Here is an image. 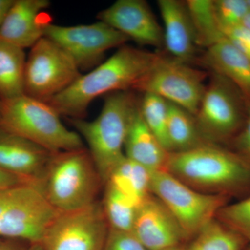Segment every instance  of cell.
I'll return each mask as SVG.
<instances>
[{"instance_id":"836d02e7","label":"cell","mask_w":250,"mask_h":250,"mask_svg":"<svg viewBox=\"0 0 250 250\" xmlns=\"http://www.w3.org/2000/svg\"><path fill=\"white\" fill-rule=\"evenodd\" d=\"M13 0H0V26L4 19L6 11L12 4Z\"/></svg>"},{"instance_id":"1f68e13d","label":"cell","mask_w":250,"mask_h":250,"mask_svg":"<svg viewBox=\"0 0 250 250\" xmlns=\"http://www.w3.org/2000/svg\"><path fill=\"white\" fill-rule=\"evenodd\" d=\"M24 183H31L12 173L0 168V190Z\"/></svg>"},{"instance_id":"52a82bcc","label":"cell","mask_w":250,"mask_h":250,"mask_svg":"<svg viewBox=\"0 0 250 250\" xmlns=\"http://www.w3.org/2000/svg\"><path fill=\"white\" fill-rule=\"evenodd\" d=\"M150 190L174 215L189 239L215 218L230 200L197 191L167 170L152 172Z\"/></svg>"},{"instance_id":"83f0119b","label":"cell","mask_w":250,"mask_h":250,"mask_svg":"<svg viewBox=\"0 0 250 250\" xmlns=\"http://www.w3.org/2000/svg\"><path fill=\"white\" fill-rule=\"evenodd\" d=\"M215 14L224 31L242 25L250 9L247 0H215Z\"/></svg>"},{"instance_id":"7c38bea8","label":"cell","mask_w":250,"mask_h":250,"mask_svg":"<svg viewBox=\"0 0 250 250\" xmlns=\"http://www.w3.org/2000/svg\"><path fill=\"white\" fill-rule=\"evenodd\" d=\"M210 75L195 120L206 142L217 145L236 134L242 116L229 81L213 72Z\"/></svg>"},{"instance_id":"ac0fdd59","label":"cell","mask_w":250,"mask_h":250,"mask_svg":"<svg viewBox=\"0 0 250 250\" xmlns=\"http://www.w3.org/2000/svg\"><path fill=\"white\" fill-rule=\"evenodd\" d=\"M199 60L211 72L236 85L250 102V61L228 39L206 49Z\"/></svg>"},{"instance_id":"f1b7e54d","label":"cell","mask_w":250,"mask_h":250,"mask_svg":"<svg viewBox=\"0 0 250 250\" xmlns=\"http://www.w3.org/2000/svg\"><path fill=\"white\" fill-rule=\"evenodd\" d=\"M103 250H147L132 231L109 228Z\"/></svg>"},{"instance_id":"484cf974","label":"cell","mask_w":250,"mask_h":250,"mask_svg":"<svg viewBox=\"0 0 250 250\" xmlns=\"http://www.w3.org/2000/svg\"><path fill=\"white\" fill-rule=\"evenodd\" d=\"M169 103L158 95L143 93L139 108L143 121L161 144L170 153L167 135Z\"/></svg>"},{"instance_id":"9c48e42d","label":"cell","mask_w":250,"mask_h":250,"mask_svg":"<svg viewBox=\"0 0 250 250\" xmlns=\"http://www.w3.org/2000/svg\"><path fill=\"white\" fill-rule=\"evenodd\" d=\"M80 75V69L72 57L44 36L31 47L27 57L24 94L47 103L66 90Z\"/></svg>"},{"instance_id":"e575fe53","label":"cell","mask_w":250,"mask_h":250,"mask_svg":"<svg viewBox=\"0 0 250 250\" xmlns=\"http://www.w3.org/2000/svg\"><path fill=\"white\" fill-rule=\"evenodd\" d=\"M27 250H45V249L40 243H36L29 245Z\"/></svg>"},{"instance_id":"44dd1931","label":"cell","mask_w":250,"mask_h":250,"mask_svg":"<svg viewBox=\"0 0 250 250\" xmlns=\"http://www.w3.org/2000/svg\"><path fill=\"white\" fill-rule=\"evenodd\" d=\"M24 49L0 39V98L24 94L26 57Z\"/></svg>"},{"instance_id":"8fae6325","label":"cell","mask_w":250,"mask_h":250,"mask_svg":"<svg viewBox=\"0 0 250 250\" xmlns=\"http://www.w3.org/2000/svg\"><path fill=\"white\" fill-rule=\"evenodd\" d=\"M44 36L62 47L75 61L79 68L98 66L109 49L119 48L129 41L106 23L61 26L47 22Z\"/></svg>"},{"instance_id":"e0dca14e","label":"cell","mask_w":250,"mask_h":250,"mask_svg":"<svg viewBox=\"0 0 250 250\" xmlns=\"http://www.w3.org/2000/svg\"><path fill=\"white\" fill-rule=\"evenodd\" d=\"M164 22V46L170 57L189 64L198 48L187 4L178 0L157 2Z\"/></svg>"},{"instance_id":"d590c367","label":"cell","mask_w":250,"mask_h":250,"mask_svg":"<svg viewBox=\"0 0 250 250\" xmlns=\"http://www.w3.org/2000/svg\"><path fill=\"white\" fill-rule=\"evenodd\" d=\"M242 25H243V27H246V29H248V30L250 31V12L248 13V15H247L246 17L245 18Z\"/></svg>"},{"instance_id":"5bb4252c","label":"cell","mask_w":250,"mask_h":250,"mask_svg":"<svg viewBox=\"0 0 250 250\" xmlns=\"http://www.w3.org/2000/svg\"><path fill=\"white\" fill-rule=\"evenodd\" d=\"M132 232L147 250L173 248L189 239L170 210L153 195L138 207Z\"/></svg>"},{"instance_id":"f546056e","label":"cell","mask_w":250,"mask_h":250,"mask_svg":"<svg viewBox=\"0 0 250 250\" xmlns=\"http://www.w3.org/2000/svg\"><path fill=\"white\" fill-rule=\"evenodd\" d=\"M224 34L250 61V31L240 25L224 31Z\"/></svg>"},{"instance_id":"74e56055","label":"cell","mask_w":250,"mask_h":250,"mask_svg":"<svg viewBox=\"0 0 250 250\" xmlns=\"http://www.w3.org/2000/svg\"><path fill=\"white\" fill-rule=\"evenodd\" d=\"M1 104H2V100L0 98V111H1Z\"/></svg>"},{"instance_id":"d4e9b609","label":"cell","mask_w":250,"mask_h":250,"mask_svg":"<svg viewBox=\"0 0 250 250\" xmlns=\"http://www.w3.org/2000/svg\"><path fill=\"white\" fill-rule=\"evenodd\" d=\"M104 188L101 202L109 228L132 231L137 207L108 182Z\"/></svg>"},{"instance_id":"cb8c5ba5","label":"cell","mask_w":250,"mask_h":250,"mask_svg":"<svg viewBox=\"0 0 250 250\" xmlns=\"http://www.w3.org/2000/svg\"><path fill=\"white\" fill-rule=\"evenodd\" d=\"M248 242L214 218L192 238L187 250H242Z\"/></svg>"},{"instance_id":"4fadbf2b","label":"cell","mask_w":250,"mask_h":250,"mask_svg":"<svg viewBox=\"0 0 250 250\" xmlns=\"http://www.w3.org/2000/svg\"><path fill=\"white\" fill-rule=\"evenodd\" d=\"M99 21L140 45H164V30L143 0H118L98 14Z\"/></svg>"},{"instance_id":"d6a6232c","label":"cell","mask_w":250,"mask_h":250,"mask_svg":"<svg viewBox=\"0 0 250 250\" xmlns=\"http://www.w3.org/2000/svg\"><path fill=\"white\" fill-rule=\"evenodd\" d=\"M30 243L15 239H2L0 241V250H27Z\"/></svg>"},{"instance_id":"7402d4cb","label":"cell","mask_w":250,"mask_h":250,"mask_svg":"<svg viewBox=\"0 0 250 250\" xmlns=\"http://www.w3.org/2000/svg\"><path fill=\"white\" fill-rule=\"evenodd\" d=\"M167 135L170 153L186 152L208 143L200 134L195 117L171 103L168 106Z\"/></svg>"},{"instance_id":"6da1fadb","label":"cell","mask_w":250,"mask_h":250,"mask_svg":"<svg viewBox=\"0 0 250 250\" xmlns=\"http://www.w3.org/2000/svg\"><path fill=\"white\" fill-rule=\"evenodd\" d=\"M158 55L131 46H121L104 62L85 75H81L66 90L47 103L61 116L83 118L90 104L99 97L134 90Z\"/></svg>"},{"instance_id":"4dcf8cb0","label":"cell","mask_w":250,"mask_h":250,"mask_svg":"<svg viewBox=\"0 0 250 250\" xmlns=\"http://www.w3.org/2000/svg\"><path fill=\"white\" fill-rule=\"evenodd\" d=\"M238 154L250 164V102L246 104V121L243 129L235 138Z\"/></svg>"},{"instance_id":"603a6c76","label":"cell","mask_w":250,"mask_h":250,"mask_svg":"<svg viewBox=\"0 0 250 250\" xmlns=\"http://www.w3.org/2000/svg\"><path fill=\"white\" fill-rule=\"evenodd\" d=\"M197 47L207 49L225 37L215 14L213 0L185 1Z\"/></svg>"},{"instance_id":"ab89813d","label":"cell","mask_w":250,"mask_h":250,"mask_svg":"<svg viewBox=\"0 0 250 250\" xmlns=\"http://www.w3.org/2000/svg\"><path fill=\"white\" fill-rule=\"evenodd\" d=\"M248 250H250V246H249V248H248Z\"/></svg>"},{"instance_id":"9a60e30c","label":"cell","mask_w":250,"mask_h":250,"mask_svg":"<svg viewBox=\"0 0 250 250\" xmlns=\"http://www.w3.org/2000/svg\"><path fill=\"white\" fill-rule=\"evenodd\" d=\"M53 153L0 128V168L37 185Z\"/></svg>"},{"instance_id":"3957f363","label":"cell","mask_w":250,"mask_h":250,"mask_svg":"<svg viewBox=\"0 0 250 250\" xmlns=\"http://www.w3.org/2000/svg\"><path fill=\"white\" fill-rule=\"evenodd\" d=\"M139 104L130 90L115 92L106 97L103 109L93 121L69 119L75 131L86 143L87 149L104 185L125 157L126 135Z\"/></svg>"},{"instance_id":"ffe728a7","label":"cell","mask_w":250,"mask_h":250,"mask_svg":"<svg viewBox=\"0 0 250 250\" xmlns=\"http://www.w3.org/2000/svg\"><path fill=\"white\" fill-rule=\"evenodd\" d=\"M151 178L150 171L125 156L113 171L107 182L139 207L152 195Z\"/></svg>"},{"instance_id":"4316f807","label":"cell","mask_w":250,"mask_h":250,"mask_svg":"<svg viewBox=\"0 0 250 250\" xmlns=\"http://www.w3.org/2000/svg\"><path fill=\"white\" fill-rule=\"evenodd\" d=\"M215 218L250 243V194L239 201L225 205Z\"/></svg>"},{"instance_id":"8992f818","label":"cell","mask_w":250,"mask_h":250,"mask_svg":"<svg viewBox=\"0 0 250 250\" xmlns=\"http://www.w3.org/2000/svg\"><path fill=\"white\" fill-rule=\"evenodd\" d=\"M58 213L35 184L0 190V238L40 243Z\"/></svg>"},{"instance_id":"60d3db41","label":"cell","mask_w":250,"mask_h":250,"mask_svg":"<svg viewBox=\"0 0 250 250\" xmlns=\"http://www.w3.org/2000/svg\"><path fill=\"white\" fill-rule=\"evenodd\" d=\"M1 240H2V239H1V238H0V241H1Z\"/></svg>"},{"instance_id":"d6986e66","label":"cell","mask_w":250,"mask_h":250,"mask_svg":"<svg viewBox=\"0 0 250 250\" xmlns=\"http://www.w3.org/2000/svg\"><path fill=\"white\" fill-rule=\"evenodd\" d=\"M170 154L143 121L139 104L126 135L125 156L154 172L166 170Z\"/></svg>"},{"instance_id":"2e32d148","label":"cell","mask_w":250,"mask_h":250,"mask_svg":"<svg viewBox=\"0 0 250 250\" xmlns=\"http://www.w3.org/2000/svg\"><path fill=\"white\" fill-rule=\"evenodd\" d=\"M49 4L48 0H13L0 26V39L23 49L31 48L44 37L47 22L41 16Z\"/></svg>"},{"instance_id":"f35d334b","label":"cell","mask_w":250,"mask_h":250,"mask_svg":"<svg viewBox=\"0 0 250 250\" xmlns=\"http://www.w3.org/2000/svg\"><path fill=\"white\" fill-rule=\"evenodd\" d=\"M247 1H248V6H249L250 9V0H247Z\"/></svg>"},{"instance_id":"ba28073f","label":"cell","mask_w":250,"mask_h":250,"mask_svg":"<svg viewBox=\"0 0 250 250\" xmlns=\"http://www.w3.org/2000/svg\"><path fill=\"white\" fill-rule=\"evenodd\" d=\"M208 75L207 72L159 53L150 70L134 90L158 95L195 117Z\"/></svg>"},{"instance_id":"30bf717a","label":"cell","mask_w":250,"mask_h":250,"mask_svg":"<svg viewBox=\"0 0 250 250\" xmlns=\"http://www.w3.org/2000/svg\"><path fill=\"white\" fill-rule=\"evenodd\" d=\"M109 226L101 201L59 212L40 242L45 250H103Z\"/></svg>"},{"instance_id":"8d00e7d4","label":"cell","mask_w":250,"mask_h":250,"mask_svg":"<svg viewBox=\"0 0 250 250\" xmlns=\"http://www.w3.org/2000/svg\"><path fill=\"white\" fill-rule=\"evenodd\" d=\"M187 247H186L184 245H181V246L173 247V248L159 250H187Z\"/></svg>"},{"instance_id":"7a4b0ae2","label":"cell","mask_w":250,"mask_h":250,"mask_svg":"<svg viewBox=\"0 0 250 250\" xmlns=\"http://www.w3.org/2000/svg\"><path fill=\"white\" fill-rule=\"evenodd\" d=\"M166 170L197 191L229 197L250 194V164L215 144L170 153Z\"/></svg>"},{"instance_id":"277c9868","label":"cell","mask_w":250,"mask_h":250,"mask_svg":"<svg viewBox=\"0 0 250 250\" xmlns=\"http://www.w3.org/2000/svg\"><path fill=\"white\" fill-rule=\"evenodd\" d=\"M37 186L49 205L59 212L93 205L98 201L104 187L85 147L52 154Z\"/></svg>"},{"instance_id":"5b68a950","label":"cell","mask_w":250,"mask_h":250,"mask_svg":"<svg viewBox=\"0 0 250 250\" xmlns=\"http://www.w3.org/2000/svg\"><path fill=\"white\" fill-rule=\"evenodd\" d=\"M60 116L49 103L23 94L2 100L0 128L53 154L85 147L80 135L67 129Z\"/></svg>"}]
</instances>
